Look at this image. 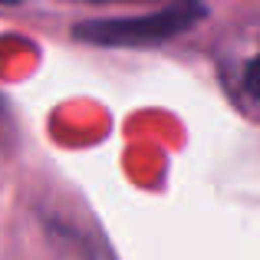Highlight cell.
Returning a JSON list of instances; mask_svg holds the SVG:
<instances>
[{
	"label": "cell",
	"instance_id": "1",
	"mask_svg": "<svg viewBox=\"0 0 260 260\" xmlns=\"http://www.w3.org/2000/svg\"><path fill=\"white\" fill-rule=\"evenodd\" d=\"M204 17L201 4L194 0H175L145 17H122V20H89L76 26V37L95 46H152L188 33Z\"/></svg>",
	"mask_w": 260,
	"mask_h": 260
},
{
	"label": "cell",
	"instance_id": "2",
	"mask_svg": "<svg viewBox=\"0 0 260 260\" xmlns=\"http://www.w3.org/2000/svg\"><path fill=\"white\" fill-rule=\"evenodd\" d=\"M244 86H247V92L254 95V99H260V53L250 59L247 73H244Z\"/></svg>",
	"mask_w": 260,
	"mask_h": 260
},
{
	"label": "cell",
	"instance_id": "3",
	"mask_svg": "<svg viewBox=\"0 0 260 260\" xmlns=\"http://www.w3.org/2000/svg\"><path fill=\"white\" fill-rule=\"evenodd\" d=\"M76 4H152V0H76ZM165 4H175V0H165Z\"/></svg>",
	"mask_w": 260,
	"mask_h": 260
}]
</instances>
